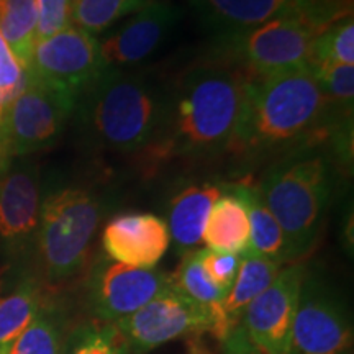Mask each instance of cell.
I'll return each instance as SVG.
<instances>
[{"instance_id": "6da1fadb", "label": "cell", "mask_w": 354, "mask_h": 354, "mask_svg": "<svg viewBox=\"0 0 354 354\" xmlns=\"http://www.w3.org/2000/svg\"><path fill=\"white\" fill-rule=\"evenodd\" d=\"M245 81V74L221 64L185 73L167 95L161 130L146 148L149 159H202L232 151L241 120Z\"/></svg>"}, {"instance_id": "7a4b0ae2", "label": "cell", "mask_w": 354, "mask_h": 354, "mask_svg": "<svg viewBox=\"0 0 354 354\" xmlns=\"http://www.w3.org/2000/svg\"><path fill=\"white\" fill-rule=\"evenodd\" d=\"M330 107L310 66L274 76L246 77L232 151L259 154L307 140L323 127Z\"/></svg>"}, {"instance_id": "3957f363", "label": "cell", "mask_w": 354, "mask_h": 354, "mask_svg": "<svg viewBox=\"0 0 354 354\" xmlns=\"http://www.w3.org/2000/svg\"><path fill=\"white\" fill-rule=\"evenodd\" d=\"M167 95L145 74L107 68L79 97L84 130L95 148L143 151L156 140Z\"/></svg>"}, {"instance_id": "277c9868", "label": "cell", "mask_w": 354, "mask_h": 354, "mask_svg": "<svg viewBox=\"0 0 354 354\" xmlns=\"http://www.w3.org/2000/svg\"><path fill=\"white\" fill-rule=\"evenodd\" d=\"M333 184V167L325 154L299 153L274 166L258 185L284 233L287 263H297L315 246Z\"/></svg>"}, {"instance_id": "5b68a950", "label": "cell", "mask_w": 354, "mask_h": 354, "mask_svg": "<svg viewBox=\"0 0 354 354\" xmlns=\"http://www.w3.org/2000/svg\"><path fill=\"white\" fill-rule=\"evenodd\" d=\"M102 216L104 202L88 189L71 185L43 198L35 246L46 284L63 286L82 272Z\"/></svg>"}, {"instance_id": "8992f818", "label": "cell", "mask_w": 354, "mask_h": 354, "mask_svg": "<svg viewBox=\"0 0 354 354\" xmlns=\"http://www.w3.org/2000/svg\"><path fill=\"white\" fill-rule=\"evenodd\" d=\"M76 107L73 94L25 73L20 94L0 112V172L15 158L55 143Z\"/></svg>"}, {"instance_id": "52a82bcc", "label": "cell", "mask_w": 354, "mask_h": 354, "mask_svg": "<svg viewBox=\"0 0 354 354\" xmlns=\"http://www.w3.org/2000/svg\"><path fill=\"white\" fill-rule=\"evenodd\" d=\"M322 26L299 12L274 17L234 35V50L251 74L274 76L312 64L313 43Z\"/></svg>"}, {"instance_id": "ba28073f", "label": "cell", "mask_w": 354, "mask_h": 354, "mask_svg": "<svg viewBox=\"0 0 354 354\" xmlns=\"http://www.w3.org/2000/svg\"><path fill=\"white\" fill-rule=\"evenodd\" d=\"M214 325L209 310L185 297L174 286L130 317L113 323L131 354H146L184 336L212 333Z\"/></svg>"}, {"instance_id": "9c48e42d", "label": "cell", "mask_w": 354, "mask_h": 354, "mask_svg": "<svg viewBox=\"0 0 354 354\" xmlns=\"http://www.w3.org/2000/svg\"><path fill=\"white\" fill-rule=\"evenodd\" d=\"M105 69L107 64L97 37L69 25L63 32L37 41L25 73L63 88L79 100Z\"/></svg>"}, {"instance_id": "30bf717a", "label": "cell", "mask_w": 354, "mask_h": 354, "mask_svg": "<svg viewBox=\"0 0 354 354\" xmlns=\"http://www.w3.org/2000/svg\"><path fill=\"white\" fill-rule=\"evenodd\" d=\"M169 287L172 277L156 268H131L102 258L87 279L88 313L95 322L117 323Z\"/></svg>"}, {"instance_id": "8fae6325", "label": "cell", "mask_w": 354, "mask_h": 354, "mask_svg": "<svg viewBox=\"0 0 354 354\" xmlns=\"http://www.w3.org/2000/svg\"><path fill=\"white\" fill-rule=\"evenodd\" d=\"M353 326L342 300L318 277H305L290 333L289 354H346Z\"/></svg>"}, {"instance_id": "7c38bea8", "label": "cell", "mask_w": 354, "mask_h": 354, "mask_svg": "<svg viewBox=\"0 0 354 354\" xmlns=\"http://www.w3.org/2000/svg\"><path fill=\"white\" fill-rule=\"evenodd\" d=\"M307 274V266L300 261L284 266L243 312L241 328L263 354H289L292 325Z\"/></svg>"}, {"instance_id": "4fadbf2b", "label": "cell", "mask_w": 354, "mask_h": 354, "mask_svg": "<svg viewBox=\"0 0 354 354\" xmlns=\"http://www.w3.org/2000/svg\"><path fill=\"white\" fill-rule=\"evenodd\" d=\"M180 19V10L165 0H151L99 39L107 68H128L148 59L162 46Z\"/></svg>"}, {"instance_id": "5bb4252c", "label": "cell", "mask_w": 354, "mask_h": 354, "mask_svg": "<svg viewBox=\"0 0 354 354\" xmlns=\"http://www.w3.org/2000/svg\"><path fill=\"white\" fill-rule=\"evenodd\" d=\"M41 210L37 169L13 165L0 172V248L7 256H20L35 245Z\"/></svg>"}, {"instance_id": "9a60e30c", "label": "cell", "mask_w": 354, "mask_h": 354, "mask_svg": "<svg viewBox=\"0 0 354 354\" xmlns=\"http://www.w3.org/2000/svg\"><path fill=\"white\" fill-rule=\"evenodd\" d=\"M169 243L166 220L154 214L117 215L102 232V248L107 258L131 268H156Z\"/></svg>"}, {"instance_id": "2e32d148", "label": "cell", "mask_w": 354, "mask_h": 354, "mask_svg": "<svg viewBox=\"0 0 354 354\" xmlns=\"http://www.w3.org/2000/svg\"><path fill=\"white\" fill-rule=\"evenodd\" d=\"M202 19L230 35H240L274 17L302 12L312 0H189Z\"/></svg>"}, {"instance_id": "e0dca14e", "label": "cell", "mask_w": 354, "mask_h": 354, "mask_svg": "<svg viewBox=\"0 0 354 354\" xmlns=\"http://www.w3.org/2000/svg\"><path fill=\"white\" fill-rule=\"evenodd\" d=\"M223 192L225 185L220 184H192L172 198L166 223L180 253H189L201 245L212 205Z\"/></svg>"}, {"instance_id": "ac0fdd59", "label": "cell", "mask_w": 354, "mask_h": 354, "mask_svg": "<svg viewBox=\"0 0 354 354\" xmlns=\"http://www.w3.org/2000/svg\"><path fill=\"white\" fill-rule=\"evenodd\" d=\"M212 205L202 241L207 250L241 256L250 241V220L243 198L232 185Z\"/></svg>"}, {"instance_id": "d6986e66", "label": "cell", "mask_w": 354, "mask_h": 354, "mask_svg": "<svg viewBox=\"0 0 354 354\" xmlns=\"http://www.w3.org/2000/svg\"><path fill=\"white\" fill-rule=\"evenodd\" d=\"M232 189L245 202L248 220H250V241L241 256H259L281 264L287 263L284 233L266 207L258 185L254 187L248 184H236L232 185Z\"/></svg>"}, {"instance_id": "ffe728a7", "label": "cell", "mask_w": 354, "mask_h": 354, "mask_svg": "<svg viewBox=\"0 0 354 354\" xmlns=\"http://www.w3.org/2000/svg\"><path fill=\"white\" fill-rule=\"evenodd\" d=\"M172 277V286L176 287L180 294L201 305L214 317V331L212 335L218 342L227 336L233 328L225 317L223 300L227 297V292L220 290L218 287L210 282V279L203 272L201 264V250L189 251L184 254L179 268Z\"/></svg>"}, {"instance_id": "44dd1931", "label": "cell", "mask_w": 354, "mask_h": 354, "mask_svg": "<svg viewBox=\"0 0 354 354\" xmlns=\"http://www.w3.org/2000/svg\"><path fill=\"white\" fill-rule=\"evenodd\" d=\"M44 302L43 287L33 279H25L12 292L0 297V354H8Z\"/></svg>"}, {"instance_id": "7402d4cb", "label": "cell", "mask_w": 354, "mask_h": 354, "mask_svg": "<svg viewBox=\"0 0 354 354\" xmlns=\"http://www.w3.org/2000/svg\"><path fill=\"white\" fill-rule=\"evenodd\" d=\"M281 268L282 264L276 261L259 258V256H241L236 277L223 300L225 317L232 328L240 323L248 305L271 286Z\"/></svg>"}, {"instance_id": "603a6c76", "label": "cell", "mask_w": 354, "mask_h": 354, "mask_svg": "<svg viewBox=\"0 0 354 354\" xmlns=\"http://www.w3.org/2000/svg\"><path fill=\"white\" fill-rule=\"evenodd\" d=\"M35 0H0V33L24 69H28L37 44Z\"/></svg>"}, {"instance_id": "cb8c5ba5", "label": "cell", "mask_w": 354, "mask_h": 354, "mask_svg": "<svg viewBox=\"0 0 354 354\" xmlns=\"http://www.w3.org/2000/svg\"><path fill=\"white\" fill-rule=\"evenodd\" d=\"M69 328L63 310L46 300L8 354H61Z\"/></svg>"}, {"instance_id": "d4e9b609", "label": "cell", "mask_w": 354, "mask_h": 354, "mask_svg": "<svg viewBox=\"0 0 354 354\" xmlns=\"http://www.w3.org/2000/svg\"><path fill=\"white\" fill-rule=\"evenodd\" d=\"M61 354H131L113 323L88 318L71 326Z\"/></svg>"}, {"instance_id": "484cf974", "label": "cell", "mask_w": 354, "mask_h": 354, "mask_svg": "<svg viewBox=\"0 0 354 354\" xmlns=\"http://www.w3.org/2000/svg\"><path fill=\"white\" fill-rule=\"evenodd\" d=\"M151 0H71V25L100 35Z\"/></svg>"}, {"instance_id": "4316f807", "label": "cell", "mask_w": 354, "mask_h": 354, "mask_svg": "<svg viewBox=\"0 0 354 354\" xmlns=\"http://www.w3.org/2000/svg\"><path fill=\"white\" fill-rule=\"evenodd\" d=\"M310 69L330 105L342 109L344 113H353L354 64L315 61L310 64Z\"/></svg>"}, {"instance_id": "83f0119b", "label": "cell", "mask_w": 354, "mask_h": 354, "mask_svg": "<svg viewBox=\"0 0 354 354\" xmlns=\"http://www.w3.org/2000/svg\"><path fill=\"white\" fill-rule=\"evenodd\" d=\"M331 61V63L354 64V21L353 15L343 17L326 26L313 43L312 63Z\"/></svg>"}, {"instance_id": "f1b7e54d", "label": "cell", "mask_w": 354, "mask_h": 354, "mask_svg": "<svg viewBox=\"0 0 354 354\" xmlns=\"http://www.w3.org/2000/svg\"><path fill=\"white\" fill-rule=\"evenodd\" d=\"M25 84V69L0 33V112L20 94Z\"/></svg>"}, {"instance_id": "f546056e", "label": "cell", "mask_w": 354, "mask_h": 354, "mask_svg": "<svg viewBox=\"0 0 354 354\" xmlns=\"http://www.w3.org/2000/svg\"><path fill=\"white\" fill-rule=\"evenodd\" d=\"M241 256L232 253H220L214 250H201V264L205 276L210 279L214 286L220 290L227 292L233 286L234 277H236L238 268H240Z\"/></svg>"}, {"instance_id": "4dcf8cb0", "label": "cell", "mask_w": 354, "mask_h": 354, "mask_svg": "<svg viewBox=\"0 0 354 354\" xmlns=\"http://www.w3.org/2000/svg\"><path fill=\"white\" fill-rule=\"evenodd\" d=\"M37 6V41L63 32L71 25V0H35Z\"/></svg>"}, {"instance_id": "1f68e13d", "label": "cell", "mask_w": 354, "mask_h": 354, "mask_svg": "<svg viewBox=\"0 0 354 354\" xmlns=\"http://www.w3.org/2000/svg\"><path fill=\"white\" fill-rule=\"evenodd\" d=\"M220 343L223 354H263L248 339L245 330L241 328L240 323Z\"/></svg>"}, {"instance_id": "d6a6232c", "label": "cell", "mask_w": 354, "mask_h": 354, "mask_svg": "<svg viewBox=\"0 0 354 354\" xmlns=\"http://www.w3.org/2000/svg\"><path fill=\"white\" fill-rule=\"evenodd\" d=\"M189 354H212L209 349L202 344H198L197 342H192V344L189 346Z\"/></svg>"}]
</instances>
